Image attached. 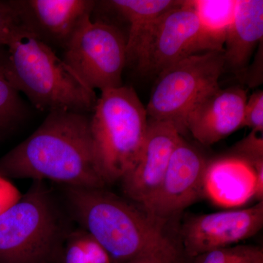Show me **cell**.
Segmentation results:
<instances>
[{"instance_id": "obj_1", "label": "cell", "mask_w": 263, "mask_h": 263, "mask_svg": "<svg viewBox=\"0 0 263 263\" xmlns=\"http://www.w3.org/2000/svg\"><path fill=\"white\" fill-rule=\"evenodd\" d=\"M71 216L108 254L111 262L149 259L187 263L179 233L143 208L105 188L65 186Z\"/></svg>"}, {"instance_id": "obj_2", "label": "cell", "mask_w": 263, "mask_h": 263, "mask_svg": "<svg viewBox=\"0 0 263 263\" xmlns=\"http://www.w3.org/2000/svg\"><path fill=\"white\" fill-rule=\"evenodd\" d=\"M90 115L64 110L48 113L30 136L0 158V176L105 188L95 161Z\"/></svg>"}, {"instance_id": "obj_3", "label": "cell", "mask_w": 263, "mask_h": 263, "mask_svg": "<svg viewBox=\"0 0 263 263\" xmlns=\"http://www.w3.org/2000/svg\"><path fill=\"white\" fill-rule=\"evenodd\" d=\"M7 79L43 112L92 113L96 92L74 73L53 48L20 25L0 47Z\"/></svg>"}, {"instance_id": "obj_4", "label": "cell", "mask_w": 263, "mask_h": 263, "mask_svg": "<svg viewBox=\"0 0 263 263\" xmlns=\"http://www.w3.org/2000/svg\"><path fill=\"white\" fill-rule=\"evenodd\" d=\"M148 122L146 107L131 86L102 91L90 115V131L97 166L107 185L120 181L134 167Z\"/></svg>"}, {"instance_id": "obj_5", "label": "cell", "mask_w": 263, "mask_h": 263, "mask_svg": "<svg viewBox=\"0 0 263 263\" xmlns=\"http://www.w3.org/2000/svg\"><path fill=\"white\" fill-rule=\"evenodd\" d=\"M65 221L44 181L0 215V263H50L67 238Z\"/></svg>"}, {"instance_id": "obj_6", "label": "cell", "mask_w": 263, "mask_h": 263, "mask_svg": "<svg viewBox=\"0 0 263 263\" xmlns=\"http://www.w3.org/2000/svg\"><path fill=\"white\" fill-rule=\"evenodd\" d=\"M223 51L224 42L202 28L191 1H180L156 21L128 59L127 66L141 75L157 76L186 57Z\"/></svg>"}, {"instance_id": "obj_7", "label": "cell", "mask_w": 263, "mask_h": 263, "mask_svg": "<svg viewBox=\"0 0 263 263\" xmlns=\"http://www.w3.org/2000/svg\"><path fill=\"white\" fill-rule=\"evenodd\" d=\"M226 69L222 51H208L183 59L157 76L146 107L148 119L172 124L181 136L194 105L219 86Z\"/></svg>"}, {"instance_id": "obj_8", "label": "cell", "mask_w": 263, "mask_h": 263, "mask_svg": "<svg viewBox=\"0 0 263 263\" xmlns=\"http://www.w3.org/2000/svg\"><path fill=\"white\" fill-rule=\"evenodd\" d=\"M63 50L62 60L90 89L102 92L123 86L127 41L117 26L87 17Z\"/></svg>"}, {"instance_id": "obj_9", "label": "cell", "mask_w": 263, "mask_h": 263, "mask_svg": "<svg viewBox=\"0 0 263 263\" xmlns=\"http://www.w3.org/2000/svg\"><path fill=\"white\" fill-rule=\"evenodd\" d=\"M263 227V200L247 209L194 216L183 222L179 239L189 259L209 251L236 245Z\"/></svg>"}, {"instance_id": "obj_10", "label": "cell", "mask_w": 263, "mask_h": 263, "mask_svg": "<svg viewBox=\"0 0 263 263\" xmlns=\"http://www.w3.org/2000/svg\"><path fill=\"white\" fill-rule=\"evenodd\" d=\"M208 162L180 138L170 159L160 190L147 212L171 223L205 193Z\"/></svg>"}, {"instance_id": "obj_11", "label": "cell", "mask_w": 263, "mask_h": 263, "mask_svg": "<svg viewBox=\"0 0 263 263\" xmlns=\"http://www.w3.org/2000/svg\"><path fill=\"white\" fill-rule=\"evenodd\" d=\"M181 137L171 123L149 119L141 155L134 167L120 181L126 198L148 210L160 190L171 155Z\"/></svg>"}, {"instance_id": "obj_12", "label": "cell", "mask_w": 263, "mask_h": 263, "mask_svg": "<svg viewBox=\"0 0 263 263\" xmlns=\"http://www.w3.org/2000/svg\"><path fill=\"white\" fill-rule=\"evenodd\" d=\"M21 27L50 47L65 48L74 32L91 16L93 0H11Z\"/></svg>"}, {"instance_id": "obj_13", "label": "cell", "mask_w": 263, "mask_h": 263, "mask_svg": "<svg viewBox=\"0 0 263 263\" xmlns=\"http://www.w3.org/2000/svg\"><path fill=\"white\" fill-rule=\"evenodd\" d=\"M247 91L239 87L214 88L186 115V132L205 146L217 143L243 126Z\"/></svg>"}, {"instance_id": "obj_14", "label": "cell", "mask_w": 263, "mask_h": 263, "mask_svg": "<svg viewBox=\"0 0 263 263\" xmlns=\"http://www.w3.org/2000/svg\"><path fill=\"white\" fill-rule=\"evenodd\" d=\"M262 37V0H237L234 19L224 40L226 67L243 70Z\"/></svg>"}, {"instance_id": "obj_15", "label": "cell", "mask_w": 263, "mask_h": 263, "mask_svg": "<svg viewBox=\"0 0 263 263\" xmlns=\"http://www.w3.org/2000/svg\"><path fill=\"white\" fill-rule=\"evenodd\" d=\"M205 193L219 203L238 205L254 197V176L248 164L238 158L208 164Z\"/></svg>"}, {"instance_id": "obj_16", "label": "cell", "mask_w": 263, "mask_h": 263, "mask_svg": "<svg viewBox=\"0 0 263 263\" xmlns=\"http://www.w3.org/2000/svg\"><path fill=\"white\" fill-rule=\"evenodd\" d=\"M129 24L127 61L161 15L180 3L178 0H111L105 2Z\"/></svg>"}, {"instance_id": "obj_17", "label": "cell", "mask_w": 263, "mask_h": 263, "mask_svg": "<svg viewBox=\"0 0 263 263\" xmlns=\"http://www.w3.org/2000/svg\"><path fill=\"white\" fill-rule=\"evenodd\" d=\"M191 3L202 28L224 43L234 19L237 0H193Z\"/></svg>"}, {"instance_id": "obj_18", "label": "cell", "mask_w": 263, "mask_h": 263, "mask_svg": "<svg viewBox=\"0 0 263 263\" xmlns=\"http://www.w3.org/2000/svg\"><path fill=\"white\" fill-rule=\"evenodd\" d=\"M28 115L27 104L5 75L0 54V138L14 131Z\"/></svg>"}, {"instance_id": "obj_19", "label": "cell", "mask_w": 263, "mask_h": 263, "mask_svg": "<svg viewBox=\"0 0 263 263\" xmlns=\"http://www.w3.org/2000/svg\"><path fill=\"white\" fill-rule=\"evenodd\" d=\"M65 263H111L106 251L83 230L67 235Z\"/></svg>"}, {"instance_id": "obj_20", "label": "cell", "mask_w": 263, "mask_h": 263, "mask_svg": "<svg viewBox=\"0 0 263 263\" xmlns=\"http://www.w3.org/2000/svg\"><path fill=\"white\" fill-rule=\"evenodd\" d=\"M262 255V249L259 247L238 245L200 254L193 259V263H240Z\"/></svg>"}, {"instance_id": "obj_21", "label": "cell", "mask_w": 263, "mask_h": 263, "mask_svg": "<svg viewBox=\"0 0 263 263\" xmlns=\"http://www.w3.org/2000/svg\"><path fill=\"white\" fill-rule=\"evenodd\" d=\"M252 131L262 133L263 132V91H256L247 98L243 114V126Z\"/></svg>"}, {"instance_id": "obj_22", "label": "cell", "mask_w": 263, "mask_h": 263, "mask_svg": "<svg viewBox=\"0 0 263 263\" xmlns=\"http://www.w3.org/2000/svg\"><path fill=\"white\" fill-rule=\"evenodd\" d=\"M19 25L18 15L11 1H0V47L6 44Z\"/></svg>"}, {"instance_id": "obj_23", "label": "cell", "mask_w": 263, "mask_h": 263, "mask_svg": "<svg viewBox=\"0 0 263 263\" xmlns=\"http://www.w3.org/2000/svg\"><path fill=\"white\" fill-rule=\"evenodd\" d=\"M22 195L10 180L0 176V215L16 204Z\"/></svg>"}, {"instance_id": "obj_24", "label": "cell", "mask_w": 263, "mask_h": 263, "mask_svg": "<svg viewBox=\"0 0 263 263\" xmlns=\"http://www.w3.org/2000/svg\"><path fill=\"white\" fill-rule=\"evenodd\" d=\"M240 263H263V255Z\"/></svg>"}, {"instance_id": "obj_25", "label": "cell", "mask_w": 263, "mask_h": 263, "mask_svg": "<svg viewBox=\"0 0 263 263\" xmlns=\"http://www.w3.org/2000/svg\"><path fill=\"white\" fill-rule=\"evenodd\" d=\"M128 263H158L155 261L149 260V259H137V260L132 261Z\"/></svg>"}]
</instances>
